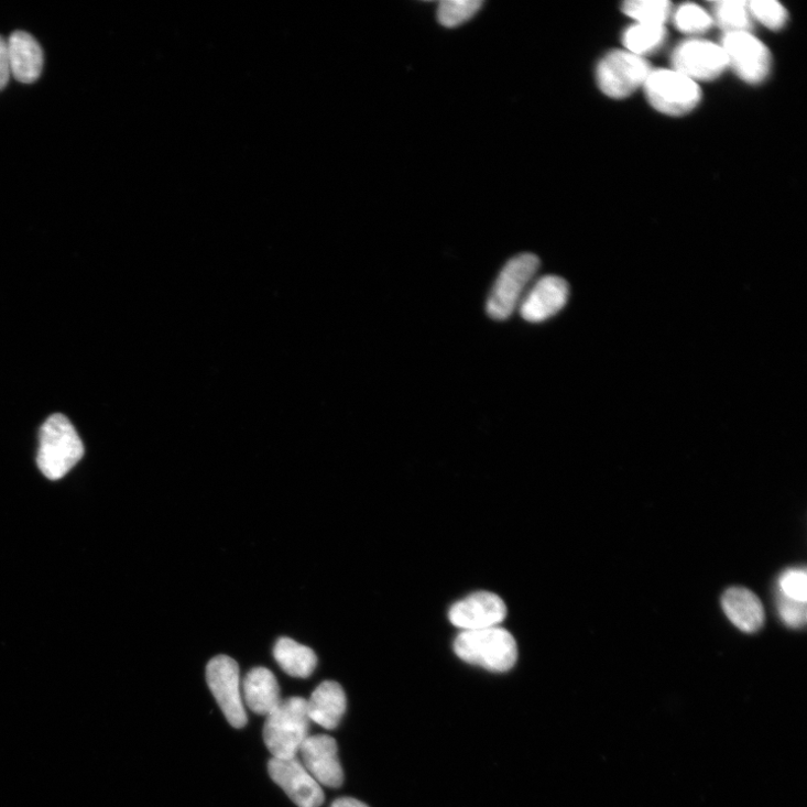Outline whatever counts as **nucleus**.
I'll return each instance as SVG.
<instances>
[{
	"mask_svg": "<svg viewBox=\"0 0 807 807\" xmlns=\"http://www.w3.org/2000/svg\"><path fill=\"white\" fill-rule=\"evenodd\" d=\"M309 720L328 730L336 729L347 710V698L342 687L335 680H326L306 700Z\"/></svg>",
	"mask_w": 807,
	"mask_h": 807,
	"instance_id": "16",
	"label": "nucleus"
},
{
	"mask_svg": "<svg viewBox=\"0 0 807 807\" xmlns=\"http://www.w3.org/2000/svg\"><path fill=\"white\" fill-rule=\"evenodd\" d=\"M85 448L75 426L62 414H53L40 430L37 465L50 480L64 478L84 457Z\"/></svg>",
	"mask_w": 807,
	"mask_h": 807,
	"instance_id": "1",
	"label": "nucleus"
},
{
	"mask_svg": "<svg viewBox=\"0 0 807 807\" xmlns=\"http://www.w3.org/2000/svg\"><path fill=\"white\" fill-rule=\"evenodd\" d=\"M508 614L505 602L499 596L480 591L455 603L449 611L452 625L466 631L499 626Z\"/></svg>",
	"mask_w": 807,
	"mask_h": 807,
	"instance_id": "10",
	"label": "nucleus"
},
{
	"mask_svg": "<svg viewBox=\"0 0 807 807\" xmlns=\"http://www.w3.org/2000/svg\"><path fill=\"white\" fill-rule=\"evenodd\" d=\"M721 47L727 56L728 68H731L742 81L757 85L770 76L772 54L751 32L724 34Z\"/></svg>",
	"mask_w": 807,
	"mask_h": 807,
	"instance_id": "7",
	"label": "nucleus"
},
{
	"mask_svg": "<svg viewBox=\"0 0 807 807\" xmlns=\"http://www.w3.org/2000/svg\"><path fill=\"white\" fill-rule=\"evenodd\" d=\"M480 0H446L438 9V20L446 28H457L473 18L481 7Z\"/></svg>",
	"mask_w": 807,
	"mask_h": 807,
	"instance_id": "23",
	"label": "nucleus"
},
{
	"mask_svg": "<svg viewBox=\"0 0 807 807\" xmlns=\"http://www.w3.org/2000/svg\"><path fill=\"white\" fill-rule=\"evenodd\" d=\"M454 648L462 661L500 673L512 669L519 656L514 636L499 626L462 632Z\"/></svg>",
	"mask_w": 807,
	"mask_h": 807,
	"instance_id": "2",
	"label": "nucleus"
},
{
	"mask_svg": "<svg viewBox=\"0 0 807 807\" xmlns=\"http://www.w3.org/2000/svg\"><path fill=\"white\" fill-rule=\"evenodd\" d=\"M208 686L228 722L237 729L247 724L240 693L239 666L226 655L212 658L207 666Z\"/></svg>",
	"mask_w": 807,
	"mask_h": 807,
	"instance_id": "9",
	"label": "nucleus"
},
{
	"mask_svg": "<svg viewBox=\"0 0 807 807\" xmlns=\"http://www.w3.org/2000/svg\"><path fill=\"white\" fill-rule=\"evenodd\" d=\"M274 657L286 674L298 678L312 676L318 664L317 655L312 648L287 637L277 641Z\"/></svg>",
	"mask_w": 807,
	"mask_h": 807,
	"instance_id": "18",
	"label": "nucleus"
},
{
	"mask_svg": "<svg viewBox=\"0 0 807 807\" xmlns=\"http://www.w3.org/2000/svg\"><path fill=\"white\" fill-rule=\"evenodd\" d=\"M539 265V259L530 253L509 261L497 277L487 301V314L491 319L504 321L512 317Z\"/></svg>",
	"mask_w": 807,
	"mask_h": 807,
	"instance_id": "4",
	"label": "nucleus"
},
{
	"mask_svg": "<svg viewBox=\"0 0 807 807\" xmlns=\"http://www.w3.org/2000/svg\"><path fill=\"white\" fill-rule=\"evenodd\" d=\"M643 88L651 106L672 117L690 113L702 98L699 84L674 69L652 70Z\"/></svg>",
	"mask_w": 807,
	"mask_h": 807,
	"instance_id": "6",
	"label": "nucleus"
},
{
	"mask_svg": "<svg viewBox=\"0 0 807 807\" xmlns=\"http://www.w3.org/2000/svg\"><path fill=\"white\" fill-rule=\"evenodd\" d=\"M8 50L12 76L22 84L35 83L44 65L39 42L30 33L17 31L8 40Z\"/></svg>",
	"mask_w": 807,
	"mask_h": 807,
	"instance_id": "14",
	"label": "nucleus"
},
{
	"mask_svg": "<svg viewBox=\"0 0 807 807\" xmlns=\"http://www.w3.org/2000/svg\"><path fill=\"white\" fill-rule=\"evenodd\" d=\"M779 592L785 597L806 603L807 575L805 569H788L779 578Z\"/></svg>",
	"mask_w": 807,
	"mask_h": 807,
	"instance_id": "25",
	"label": "nucleus"
},
{
	"mask_svg": "<svg viewBox=\"0 0 807 807\" xmlns=\"http://www.w3.org/2000/svg\"><path fill=\"white\" fill-rule=\"evenodd\" d=\"M672 65V69L698 83L719 78L728 68V61L721 45L693 39L681 42L674 50Z\"/></svg>",
	"mask_w": 807,
	"mask_h": 807,
	"instance_id": "8",
	"label": "nucleus"
},
{
	"mask_svg": "<svg viewBox=\"0 0 807 807\" xmlns=\"http://www.w3.org/2000/svg\"><path fill=\"white\" fill-rule=\"evenodd\" d=\"M306 700L298 697L282 700L266 717L264 741L274 759H295L302 743L309 735Z\"/></svg>",
	"mask_w": 807,
	"mask_h": 807,
	"instance_id": "3",
	"label": "nucleus"
},
{
	"mask_svg": "<svg viewBox=\"0 0 807 807\" xmlns=\"http://www.w3.org/2000/svg\"><path fill=\"white\" fill-rule=\"evenodd\" d=\"M623 12L639 24L664 26L673 14V6L667 0H630Z\"/></svg>",
	"mask_w": 807,
	"mask_h": 807,
	"instance_id": "21",
	"label": "nucleus"
},
{
	"mask_svg": "<svg viewBox=\"0 0 807 807\" xmlns=\"http://www.w3.org/2000/svg\"><path fill=\"white\" fill-rule=\"evenodd\" d=\"M666 40L665 26L639 24L623 34L625 50L644 57L657 51Z\"/></svg>",
	"mask_w": 807,
	"mask_h": 807,
	"instance_id": "20",
	"label": "nucleus"
},
{
	"mask_svg": "<svg viewBox=\"0 0 807 807\" xmlns=\"http://www.w3.org/2000/svg\"><path fill=\"white\" fill-rule=\"evenodd\" d=\"M269 772L272 779L298 807H321L325 803L321 785L296 757L291 760L273 757L269 763Z\"/></svg>",
	"mask_w": 807,
	"mask_h": 807,
	"instance_id": "11",
	"label": "nucleus"
},
{
	"mask_svg": "<svg viewBox=\"0 0 807 807\" xmlns=\"http://www.w3.org/2000/svg\"><path fill=\"white\" fill-rule=\"evenodd\" d=\"M753 21H757L770 30L783 29L788 20L786 9L776 0H753L749 3Z\"/></svg>",
	"mask_w": 807,
	"mask_h": 807,
	"instance_id": "24",
	"label": "nucleus"
},
{
	"mask_svg": "<svg viewBox=\"0 0 807 807\" xmlns=\"http://www.w3.org/2000/svg\"><path fill=\"white\" fill-rule=\"evenodd\" d=\"M570 287L563 277H541L521 303L522 318L531 324H541L556 316L566 306Z\"/></svg>",
	"mask_w": 807,
	"mask_h": 807,
	"instance_id": "13",
	"label": "nucleus"
},
{
	"mask_svg": "<svg viewBox=\"0 0 807 807\" xmlns=\"http://www.w3.org/2000/svg\"><path fill=\"white\" fill-rule=\"evenodd\" d=\"M730 622L744 633L759 632L765 622V610L759 597L749 589H728L721 600Z\"/></svg>",
	"mask_w": 807,
	"mask_h": 807,
	"instance_id": "15",
	"label": "nucleus"
},
{
	"mask_svg": "<svg viewBox=\"0 0 807 807\" xmlns=\"http://www.w3.org/2000/svg\"><path fill=\"white\" fill-rule=\"evenodd\" d=\"M8 41L0 36V90H3L11 78Z\"/></svg>",
	"mask_w": 807,
	"mask_h": 807,
	"instance_id": "27",
	"label": "nucleus"
},
{
	"mask_svg": "<svg viewBox=\"0 0 807 807\" xmlns=\"http://www.w3.org/2000/svg\"><path fill=\"white\" fill-rule=\"evenodd\" d=\"M712 20L727 33L751 32L753 18L748 2L719 0L712 3Z\"/></svg>",
	"mask_w": 807,
	"mask_h": 807,
	"instance_id": "19",
	"label": "nucleus"
},
{
	"mask_svg": "<svg viewBox=\"0 0 807 807\" xmlns=\"http://www.w3.org/2000/svg\"><path fill=\"white\" fill-rule=\"evenodd\" d=\"M777 607L783 623L793 630L803 629L806 624V603L778 593Z\"/></svg>",
	"mask_w": 807,
	"mask_h": 807,
	"instance_id": "26",
	"label": "nucleus"
},
{
	"mask_svg": "<svg viewBox=\"0 0 807 807\" xmlns=\"http://www.w3.org/2000/svg\"><path fill=\"white\" fill-rule=\"evenodd\" d=\"M652 70L645 57L626 50H615L601 58L596 70V79L599 89L606 96L624 99L644 87Z\"/></svg>",
	"mask_w": 807,
	"mask_h": 807,
	"instance_id": "5",
	"label": "nucleus"
},
{
	"mask_svg": "<svg viewBox=\"0 0 807 807\" xmlns=\"http://www.w3.org/2000/svg\"><path fill=\"white\" fill-rule=\"evenodd\" d=\"M672 18L676 29L689 35L704 34L713 25L711 14L693 3L680 6L673 12Z\"/></svg>",
	"mask_w": 807,
	"mask_h": 807,
	"instance_id": "22",
	"label": "nucleus"
},
{
	"mask_svg": "<svg viewBox=\"0 0 807 807\" xmlns=\"http://www.w3.org/2000/svg\"><path fill=\"white\" fill-rule=\"evenodd\" d=\"M302 764L320 784L338 788L343 784V771L338 757L337 741L328 734L308 735L299 749Z\"/></svg>",
	"mask_w": 807,
	"mask_h": 807,
	"instance_id": "12",
	"label": "nucleus"
},
{
	"mask_svg": "<svg viewBox=\"0 0 807 807\" xmlns=\"http://www.w3.org/2000/svg\"><path fill=\"white\" fill-rule=\"evenodd\" d=\"M330 807H369V806L352 797H341V798L336 799Z\"/></svg>",
	"mask_w": 807,
	"mask_h": 807,
	"instance_id": "28",
	"label": "nucleus"
},
{
	"mask_svg": "<svg viewBox=\"0 0 807 807\" xmlns=\"http://www.w3.org/2000/svg\"><path fill=\"white\" fill-rule=\"evenodd\" d=\"M243 699L254 713L268 717L282 702L279 681L265 667H255L243 679Z\"/></svg>",
	"mask_w": 807,
	"mask_h": 807,
	"instance_id": "17",
	"label": "nucleus"
}]
</instances>
